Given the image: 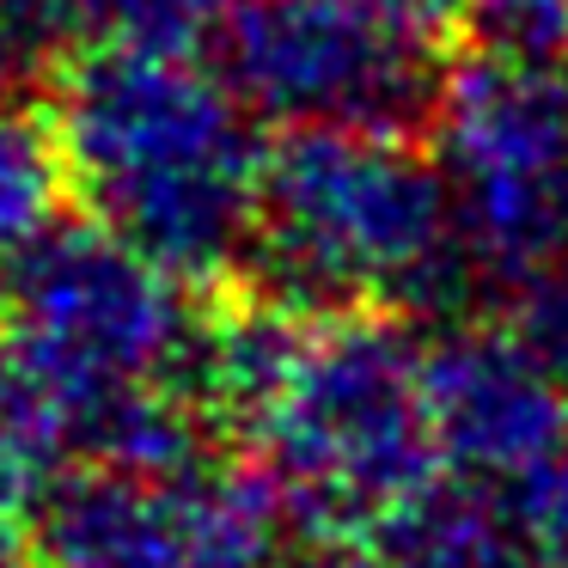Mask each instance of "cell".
Segmentation results:
<instances>
[{
    "label": "cell",
    "instance_id": "ba28073f",
    "mask_svg": "<svg viewBox=\"0 0 568 568\" xmlns=\"http://www.w3.org/2000/svg\"><path fill=\"white\" fill-rule=\"evenodd\" d=\"M434 453L458 477L519 489L568 458V392L501 331L453 324L422 355Z\"/></svg>",
    "mask_w": 568,
    "mask_h": 568
},
{
    "label": "cell",
    "instance_id": "52a82bcc",
    "mask_svg": "<svg viewBox=\"0 0 568 568\" xmlns=\"http://www.w3.org/2000/svg\"><path fill=\"white\" fill-rule=\"evenodd\" d=\"M50 568H282V514L257 470L202 465L172 477L80 465L38 501Z\"/></svg>",
    "mask_w": 568,
    "mask_h": 568
},
{
    "label": "cell",
    "instance_id": "d6986e66",
    "mask_svg": "<svg viewBox=\"0 0 568 568\" xmlns=\"http://www.w3.org/2000/svg\"><path fill=\"white\" fill-rule=\"evenodd\" d=\"M282 568H385V556H361L348 544H306L300 556H287Z\"/></svg>",
    "mask_w": 568,
    "mask_h": 568
},
{
    "label": "cell",
    "instance_id": "7a4b0ae2",
    "mask_svg": "<svg viewBox=\"0 0 568 568\" xmlns=\"http://www.w3.org/2000/svg\"><path fill=\"white\" fill-rule=\"evenodd\" d=\"M251 263L263 294L306 318L373 300L446 318L483 287L458 245L440 160L385 129H287L263 153Z\"/></svg>",
    "mask_w": 568,
    "mask_h": 568
},
{
    "label": "cell",
    "instance_id": "6da1fadb",
    "mask_svg": "<svg viewBox=\"0 0 568 568\" xmlns=\"http://www.w3.org/2000/svg\"><path fill=\"white\" fill-rule=\"evenodd\" d=\"M257 116L190 55L87 50L50 99L68 190L87 221L184 282L251 263L263 214Z\"/></svg>",
    "mask_w": 568,
    "mask_h": 568
},
{
    "label": "cell",
    "instance_id": "30bf717a",
    "mask_svg": "<svg viewBox=\"0 0 568 568\" xmlns=\"http://www.w3.org/2000/svg\"><path fill=\"white\" fill-rule=\"evenodd\" d=\"M68 470H80L74 397L13 343H0V501H43Z\"/></svg>",
    "mask_w": 568,
    "mask_h": 568
},
{
    "label": "cell",
    "instance_id": "5b68a950",
    "mask_svg": "<svg viewBox=\"0 0 568 568\" xmlns=\"http://www.w3.org/2000/svg\"><path fill=\"white\" fill-rule=\"evenodd\" d=\"M214 74L257 123L287 129H409L434 123L440 50L385 26L361 0H226L209 38Z\"/></svg>",
    "mask_w": 568,
    "mask_h": 568
},
{
    "label": "cell",
    "instance_id": "e0dca14e",
    "mask_svg": "<svg viewBox=\"0 0 568 568\" xmlns=\"http://www.w3.org/2000/svg\"><path fill=\"white\" fill-rule=\"evenodd\" d=\"M0 38H13L19 50L43 55V43L62 38L55 7H50V0H0Z\"/></svg>",
    "mask_w": 568,
    "mask_h": 568
},
{
    "label": "cell",
    "instance_id": "7c38bea8",
    "mask_svg": "<svg viewBox=\"0 0 568 568\" xmlns=\"http://www.w3.org/2000/svg\"><path fill=\"white\" fill-rule=\"evenodd\" d=\"M68 190V165L55 129L26 111H0V257L26 251L55 226V202Z\"/></svg>",
    "mask_w": 568,
    "mask_h": 568
},
{
    "label": "cell",
    "instance_id": "8fae6325",
    "mask_svg": "<svg viewBox=\"0 0 568 568\" xmlns=\"http://www.w3.org/2000/svg\"><path fill=\"white\" fill-rule=\"evenodd\" d=\"M62 38L87 50H148V55H190L214 38L226 0H50Z\"/></svg>",
    "mask_w": 568,
    "mask_h": 568
},
{
    "label": "cell",
    "instance_id": "4fadbf2b",
    "mask_svg": "<svg viewBox=\"0 0 568 568\" xmlns=\"http://www.w3.org/2000/svg\"><path fill=\"white\" fill-rule=\"evenodd\" d=\"M477 55L568 68V0H465Z\"/></svg>",
    "mask_w": 568,
    "mask_h": 568
},
{
    "label": "cell",
    "instance_id": "2e32d148",
    "mask_svg": "<svg viewBox=\"0 0 568 568\" xmlns=\"http://www.w3.org/2000/svg\"><path fill=\"white\" fill-rule=\"evenodd\" d=\"M361 7L422 43H440L453 26H465V0H361Z\"/></svg>",
    "mask_w": 568,
    "mask_h": 568
},
{
    "label": "cell",
    "instance_id": "277c9868",
    "mask_svg": "<svg viewBox=\"0 0 568 568\" xmlns=\"http://www.w3.org/2000/svg\"><path fill=\"white\" fill-rule=\"evenodd\" d=\"M434 160L470 270L507 294L568 263V68L470 55L446 68Z\"/></svg>",
    "mask_w": 568,
    "mask_h": 568
},
{
    "label": "cell",
    "instance_id": "9a60e30c",
    "mask_svg": "<svg viewBox=\"0 0 568 568\" xmlns=\"http://www.w3.org/2000/svg\"><path fill=\"white\" fill-rule=\"evenodd\" d=\"M519 501H526L531 538H538V562L568 568V458L538 470L531 483H519Z\"/></svg>",
    "mask_w": 568,
    "mask_h": 568
},
{
    "label": "cell",
    "instance_id": "8992f818",
    "mask_svg": "<svg viewBox=\"0 0 568 568\" xmlns=\"http://www.w3.org/2000/svg\"><path fill=\"white\" fill-rule=\"evenodd\" d=\"M190 324L184 287L99 221H55L13 251L7 343L50 373L74 409L104 385L165 379Z\"/></svg>",
    "mask_w": 568,
    "mask_h": 568
},
{
    "label": "cell",
    "instance_id": "ac0fdd59",
    "mask_svg": "<svg viewBox=\"0 0 568 568\" xmlns=\"http://www.w3.org/2000/svg\"><path fill=\"white\" fill-rule=\"evenodd\" d=\"M38 562V526L13 514V501H0V568H31Z\"/></svg>",
    "mask_w": 568,
    "mask_h": 568
},
{
    "label": "cell",
    "instance_id": "ffe728a7",
    "mask_svg": "<svg viewBox=\"0 0 568 568\" xmlns=\"http://www.w3.org/2000/svg\"><path fill=\"white\" fill-rule=\"evenodd\" d=\"M13 331V257H0V343Z\"/></svg>",
    "mask_w": 568,
    "mask_h": 568
},
{
    "label": "cell",
    "instance_id": "5bb4252c",
    "mask_svg": "<svg viewBox=\"0 0 568 568\" xmlns=\"http://www.w3.org/2000/svg\"><path fill=\"white\" fill-rule=\"evenodd\" d=\"M507 336L568 392V263L507 287Z\"/></svg>",
    "mask_w": 568,
    "mask_h": 568
},
{
    "label": "cell",
    "instance_id": "9c48e42d",
    "mask_svg": "<svg viewBox=\"0 0 568 568\" xmlns=\"http://www.w3.org/2000/svg\"><path fill=\"white\" fill-rule=\"evenodd\" d=\"M385 568H544L519 489L440 470L379 531Z\"/></svg>",
    "mask_w": 568,
    "mask_h": 568
},
{
    "label": "cell",
    "instance_id": "3957f363",
    "mask_svg": "<svg viewBox=\"0 0 568 568\" xmlns=\"http://www.w3.org/2000/svg\"><path fill=\"white\" fill-rule=\"evenodd\" d=\"M428 343L379 312L312 318L287 385L245 434L282 526L306 544L379 531L428 477H440L422 397Z\"/></svg>",
    "mask_w": 568,
    "mask_h": 568
}]
</instances>
